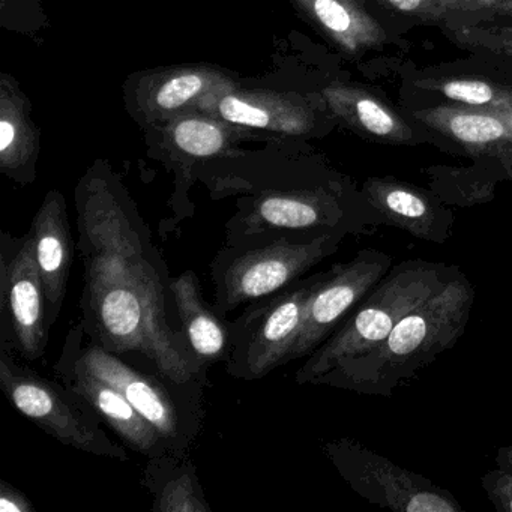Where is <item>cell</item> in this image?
Returning <instances> with one entry per match:
<instances>
[{
    "mask_svg": "<svg viewBox=\"0 0 512 512\" xmlns=\"http://www.w3.org/2000/svg\"><path fill=\"white\" fill-rule=\"evenodd\" d=\"M77 251L83 263L79 323L86 337L145 361L179 385H208V373L185 346L169 268L133 206L110 193L83 199Z\"/></svg>",
    "mask_w": 512,
    "mask_h": 512,
    "instance_id": "obj_1",
    "label": "cell"
},
{
    "mask_svg": "<svg viewBox=\"0 0 512 512\" xmlns=\"http://www.w3.org/2000/svg\"><path fill=\"white\" fill-rule=\"evenodd\" d=\"M487 110H490V112H493L494 115H497L499 116V118H502L503 121H505V124L508 125V127L511 128L512 131V106L499 107V109Z\"/></svg>",
    "mask_w": 512,
    "mask_h": 512,
    "instance_id": "obj_30",
    "label": "cell"
},
{
    "mask_svg": "<svg viewBox=\"0 0 512 512\" xmlns=\"http://www.w3.org/2000/svg\"><path fill=\"white\" fill-rule=\"evenodd\" d=\"M391 268V256L367 248L350 262L338 263L323 272L305 305L301 329L287 355V364L308 358L322 346Z\"/></svg>",
    "mask_w": 512,
    "mask_h": 512,
    "instance_id": "obj_10",
    "label": "cell"
},
{
    "mask_svg": "<svg viewBox=\"0 0 512 512\" xmlns=\"http://www.w3.org/2000/svg\"><path fill=\"white\" fill-rule=\"evenodd\" d=\"M202 86V79L199 76H194V74L176 77V79L167 82L158 92V106L167 110L176 109V107L182 106L191 98L196 97Z\"/></svg>",
    "mask_w": 512,
    "mask_h": 512,
    "instance_id": "obj_23",
    "label": "cell"
},
{
    "mask_svg": "<svg viewBox=\"0 0 512 512\" xmlns=\"http://www.w3.org/2000/svg\"><path fill=\"white\" fill-rule=\"evenodd\" d=\"M415 118L476 157L512 158L511 128L490 110L457 103L442 104L419 110Z\"/></svg>",
    "mask_w": 512,
    "mask_h": 512,
    "instance_id": "obj_15",
    "label": "cell"
},
{
    "mask_svg": "<svg viewBox=\"0 0 512 512\" xmlns=\"http://www.w3.org/2000/svg\"><path fill=\"white\" fill-rule=\"evenodd\" d=\"M473 302L475 287L458 271L442 289L404 316L379 346L338 362L316 385L391 397L398 386L463 337Z\"/></svg>",
    "mask_w": 512,
    "mask_h": 512,
    "instance_id": "obj_2",
    "label": "cell"
},
{
    "mask_svg": "<svg viewBox=\"0 0 512 512\" xmlns=\"http://www.w3.org/2000/svg\"><path fill=\"white\" fill-rule=\"evenodd\" d=\"M322 275L320 272L302 278L275 295L253 302L238 319L232 320L233 350L224 364L230 377L256 382L287 364V355L301 329L305 305Z\"/></svg>",
    "mask_w": 512,
    "mask_h": 512,
    "instance_id": "obj_7",
    "label": "cell"
},
{
    "mask_svg": "<svg viewBox=\"0 0 512 512\" xmlns=\"http://www.w3.org/2000/svg\"><path fill=\"white\" fill-rule=\"evenodd\" d=\"M364 197L386 226L398 227L413 238L445 244L452 236L454 214L421 188L394 178H371Z\"/></svg>",
    "mask_w": 512,
    "mask_h": 512,
    "instance_id": "obj_13",
    "label": "cell"
},
{
    "mask_svg": "<svg viewBox=\"0 0 512 512\" xmlns=\"http://www.w3.org/2000/svg\"><path fill=\"white\" fill-rule=\"evenodd\" d=\"M326 457L355 493L368 502L397 512H460L454 494L427 476L410 472L356 440H329Z\"/></svg>",
    "mask_w": 512,
    "mask_h": 512,
    "instance_id": "obj_9",
    "label": "cell"
},
{
    "mask_svg": "<svg viewBox=\"0 0 512 512\" xmlns=\"http://www.w3.org/2000/svg\"><path fill=\"white\" fill-rule=\"evenodd\" d=\"M52 326L32 236H0V349L37 361Z\"/></svg>",
    "mask_w": 512,
    "mask_h": 512,
    "instance_id": "obj_8",
    "label": "cell"
},
{
    "mask_svg": "<svg viewBox=\"0 0 512 512\" xmlns=\"http://www.w3.org/2000/svg\"><path fill=\"white\" fill-rule=\"evenodd\" d=\"M28 233L34 241L35 259L46 292L47 319L53 326L64 308L68 278L77 250L61 197L47 199Z\"/></svg>",
    "mask_w": 512,
    "mask_h": 512,
    "instance_id": "obj_14",
    "label": "cell"
},
{
    "mask_svg": "<svg viewBox=\"0 0 512 512\" xmlns=\"http://www.w3.org/2000/svg\"><path fill=\"white\" fill-rule=\"evenodd\" d=\"M343 112L361 133L388 143H407L412 140V130L391 107L382 100L353 89L341 94Z\"/></svg>",
    "mask_w": 512,
    "mask_h": 512,
    "instance_id": "obj_18",
    "label": "cell"
},
{
    "mask_svg": "<svg viewBox=\"0 0 512 512\" xmlns=\"http://www.w3.org/2000/svg\"><path fill=\"white\" fill-rule=\"evenodd\" d=\"M170 290L185 346L196 367L208 373L212 365L226 364L233 350L232 320L206 301L196 272L172 277Z\"/></svg>",
    "mask_w": 512,
    "mask_h": 512,
    "instance_id": "obj_12",
    "label": "cell"
},
{
    "mask_svg": "<svg viewBox=\"0 0 512 512\" xmlns=\"http://www.w3.org/2000/svg\"><path fill=\"white\" fill-rule=\"evenodd\" d=\"M383 7L428 22H442L455 14L443 0H377Z\"/></svg>",
    "mask_w": 512,
    "mask_h": 512,
    "instance_id": "obj_22",
    "label": "cell"
},
{
    "mask_svg": "<svg viewBox=\"0 0 512 512\" xmlns=\"http://www.w3.org/2000/svg\"><path fill=\"white\" fill-rule=\"evenodd\" d=\"M0 349V389L11 404L44 433L77 451L128 461V452L103 430L100 416L61 380L47 379Z\"/></svg>",
    "mask_w": 512,
    "mask_h": 512,
    "instance_id": "obj_6",
    "label": "cell"
},
{
    "mask_svg": "<svg viewBox=\"0 0 512 512\" xmlns=\"http://www.w3.org/2000/svg\"><path fill=\"white\" fill-rule=\"evenodd\" d=\"M220 113L226 121L233 122V124L257 128H263L269 124L268 113L235 97H227L221 101Z\"/></svg>",
    "mask_w": 512,
    "mask_h": 512,
    "instance_id": "obj_25",
    "label": "cell"
},
{
    "mask_svg": "<svg viewBox=\"0 0 512 512\" xmlns=\"http://www.w3.org/2000/svg\"><path fill=\"white\" fill-rule=\"evenodd\" d=\"M89 373L118 389L134 409L163 436L173 454L188 455L205 419L206 385H179L149 364L109 352L86 337L74 323L64 347Z\"/></svg>",
    "mask_w": 512,
    "mask_h": 512,
    "instance_id": "obj_4",
    "label": "cell"
},
{
    "mask_svg": "<svg viewBox=\"0 0 512 512\" xmlns=\"http://www.w3.org/2000/svg\"><path fill=\"white\" fill-rule=\"evenodd\" d=\"M53 373L89 409L94 410L128 448L146 458L172 452L157 428L143 418L118 389L89 373L67 350H61Z\"/></svg>",
    "mask_w": 512,
    "mask_h": 512,
    "instance_id": "obj_11",
    "label": "cell"
},
{
    "mask_svg": "<svg viewBox=\"0 0 512 512\" xmlns=\"http://www.w3.org/2000/svg\"><path fill=\"white\" fill-rule=\"evenodd\" d=\"M496 464L497 467H502V469L511 470L512 472V446L497 449Z\"/></svg>",
    "mask_w": 512,
    "mask_h": 512,
    "instance_id": "obj_29",
    "label": "cell"
},
{
    "mask_svg": "<svg viewBox=\"0 0 512 512\" xmlns=\"http://www.w3.org/2000/svg\"><path fill=\"white\" fill-rule=\"evenodd\" d=\"M14 140V127L10 122L0 124V152H7Z\"/></svg>",
    "mask_w": 512,
    "mask_h": 512,
    "instance_id": "obj_28",
    "label": "cell"
},
{
    "mask_svg": "<svg viewBox=\"0 0 512 512\" xmlns=\"http://www.w3.org/2000/svg\"><path fill=\"white\" fill-rule=\"evenodd\" d=\"M481 485L496 511L512 512L511 470L502 469V467L490 470L482 476Z\"/></svg>",
    "mask_w": 512,
    "mask_h": 512,
    "instance_id": "obj_24",
    "label": "cell"
},
{
    "mask_svg": "<svg viewBox=\"0 0 512 512\" xmlns=\"http://www.w3.org/2000/svg\"><path fill=\"white\" fill-rule=\"evenodd\" d=\"M449 37L466 49L484 50L512 59V26H463L452 29Z\"/></svg>",
    "mask_w": 512,
    "mask_h": 512,
    "instance_id": "obj_20",
    "label": "cell"
},
{
    "mask_svg": "<svg viewBox=\"0 0 512 512\" xmlns=\"http://www.w3.org/2000/svg\"><path fill=\"white\" fill-rule=\"evenodd\" d=\"M428 91L440 92L443 97L464 106L479 109H499L512 106L511 86L497 85L481 79H439L419 83Z\"/></svg>",
    "mask_w": 512,
    "mask_h": 512,
    "instance_id": "obj_19",
    "label": "cell"
},
{
    "mask_svg": "<svg viewBox=\"0 0 512 512\" xmlns=\"http://www.w3.org/2000/svg\"><path fill=\"white\" fill-rule=\"evenodd\" d=\"M155 512H212L190 454L148 458L142 479Z\"/></svg>",
    "mask_w": 512,
    "mask_h": 512,
    "instance_id": "obj_16",
    "label": "cell"
},
{
    "mask_svg": "<svg viewBox=\"0 0 512 512\" xmlns=\"http://www.w3.org/2000/svg\"><path fill=\"white\" fill-rule=\"evenodd\" d=\"M175 142L188 155L205 158L220 152L224 139L221 131L214 125L190 119L176 127Z\"/></svg>",
    "mask_w": 512,
    "mask_h": 512,
    "instance_id": "obj_21",
    "label": "cell"
},
{
    "mask_svg": "<svg viewBox=\"0 0 512 512\" xmlns=\"http://www.w3.org/2000/svg\"><path fill=\"white\" fill-rule=\"evenodd\" d=\"M454 13H485L512 17V0H443Z\"/></svg>",
    "mask_w": 512,
    "mask_h": 512,
    "instance_id": "obj_26",
    "label": "cell"
},
{
    "mask_svg": "<svg viewBox=\"0 0 512 512\" xmlns=\"http://www.w3.org/2000/svg\"><path fill=\"white\" fill-rule=\"evenodd\" d=\"M460 269L412 259L398 263L356 305L295 373L298 385H316L338 362L379 346L410 311L442 289Z\"/></svg>",
    "mask_w": 512,
    "mask_h": 512,
    "instance_id": "obj_3",
    "label": "cell"
},
{
    "mask_svg": "<svg viewBox=\"0 0 512 512\" xmlns=\"http://www.w3.org/2000/svg\"><path fill=\"white\" fill-rule=\"evenodd\" d=\"M314 16L349 52L377 49L386 41L380 23L352 0H313Z\"/></svg>",
    "mask_w": 512,
    "mask_h": 512,
    "instance_id": "obj_17",
    "label": "cell"
},
{
    "mask_svg": "<svg viewBox=\"0 0 512 512\" xmlns=\"http://www.w3.org/2000/svg\"><path fill=\"white\" fill-rule=\"evenodd\" d=\"M0 511L34 512L35 506L19 488L14 487L13 484H8L7 481H0Z\"/></svg>",
    "mask_w": 512,
    "mask_h": 512,
    "instance_id": "obj_27",
    "label": "cell"
},
{
    "mask_svg": "<svg viewBox=\"0 0 512 512\" xmlns=\"http://www.w3.org/2000/svg\"><path fill=\"white\" fill-rule=\"evenodd\" d=\"M343 238L260 239L224 245L209 265L214 307L221 316L275 295L305 278L314 266L337 253Z\"/></svg>",
    "mask_w": 512,
    "mask_h": 512,
    "instance_id": "obj_5",
    "label": "cell"
}]
</instances>
